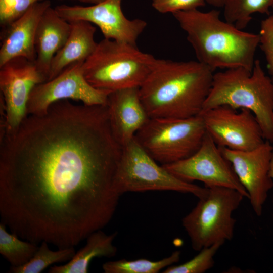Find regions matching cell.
<instances>
[{
  "label": "cell",
  "instance_id": "obj_1",
  "mask_svg": "<svg viewBox=\"0 0 273 273\" xmlns=\"http://www.w3.org/2000/svg\"><path fill=\"white\" fill-rule=\"evenodd\" d=\"M0 142V215L11 233L61 249L111 220L122 147L107 105L57 101Z\"/></svg>",
  "mask_w": 273,
  "mask_h": 273
},
{
  "label": "cell",
  "instance_id": "obj_2",
  "mask_svg": "<svg viewBox=\"0 0 273 273\" xmlns=\"http://www.w3.org/2000/svg\"><path fill=\"white\" fill-rule=\"evenodd\" d=\"M214 71L198 61L159 59L139 87L150 118L198 115L210 92Z\"/></svg>",
  "mask_w": 273,
  "mask_h": 273
},
{
  "label": "cell",
  "instance_id": "obj_3",
  "mask_svg": "<svg viewBox=\"0 0 273 273\" xmlns=\"http://www.w3.org/2000/svg\"><path fill=\"white\" fill-rule=\"evenodd\" d=\"M194 50L197 61L214 72L243 67L252 70L259 34L248 32L222 20L220 11L196 9L172 14Z\"/></svg>",
  "mask_w": 273,
  "mask_h": 273
},
{
  "label": "cell",
  "instance_id": "obj_4",
  "mask_svg": "<svg viewBox=\"0 0 273 273\" xmlns=\"http://www.w3.org/2000/svg\"><path fill=\"white\" fill-rule=\"evenodd\" d=\"M219 105L249 110L264 140L273 143V82L259 60H255L252 71L238 67L214 73L202 111Z\"/></svg>",
  "mask_w": 273,
  "mask_h": 273
},
{
  "label": "cell",
  "instance_id": "obj_5",
  "mask_svg": "<svg viewBox=\"0 0 273 273\" xmlns=\"http://www.w3.org/2000/svg\"><path fill=\"white\" fill-rule=\"evenodd\" d=\"M157 59L136 45L104 38L82 64L84 77L94 87L108 93L140 87Z\"/></svg>",
  "mask_w": 273,
  "mask_h": 273
},
{
  "label": "cell",
  "instance_id": "obj_6",
  "mask_svg": "<svg viewBox=\"0 0 273 273\" xmlns=\"http://www.w3.org/2000/svg\"><path fill=\"white\" fill-rule=\"evenodd\" d=\"M207 189L195 207L181 220L192 248L198 252L232 239L236 224L232 214L244 197L231 188L213 187Z\"/></svg>",
  "mask_w": 273,
  "mask_h": 273
},
{
  "label": "cell",
  "instance_id": "obj_7",
  "mask_svg": "<svg viewBox=\"0 0 273 273\" xmlns=\"http://www.w3.org/2000/svg\"><path fill=\"white\" fill-rule=\"evenodd\" d=\"M206 132L200 115L186 118H150L134 138L163 165L193 155L200 147Z\"/></svg>",
  "mask_w": 273,
  "mask_h": 273
},
{
  "label": "cell",
  "instance_id": "obj_8",
  "mask_svg": "<svg viewBox=\"0 0 273 273\" xmlns=\"http://www.w3.org/2000/svg\"><path fill=\"white\" fill-rule=\"evenodd\" d=\"M114 187L120 196L127 192L171 191L199 199L207 192V188L181 180L159 165L135 138L122 147Z\"/></svg>",
  "mask_w": 273,
  "mask_h": 273
},
{
  "label": "cell",
  "instance_id": "obj_9",
  "mask_svg": "<svg viewBox=\"0 0 273 273\" xmlns=\"http://www.w3.org/2000/svg\"><path fill=\"white\" fill-rule=\"evenodd\" d=\"M47 81L35 62L23 57L13 58L0 66L1 132H14L28 116L30 95L37 84Z\"/></svg>",
  "mask_w": 273,
  "mask_h": 273
},
{
  "label": "cell",
  "instance_id": "obj_10",
  "mask_svg": "<svg viewBox=\"0 0 273 273\" xmlns=\"http://www.w3.org/2000/svg\"><path fill=\"white\" fill-rule=\"evenodd\" d=\"M162 166L184 181H200L207 188L222 187L233 189L248 199V194L239 181L231 163L207 132L200 147L193 155Z\"/></svg>",
  "mask_w": 273,
  "mask_h": 273
},
{
  "label": "cell",
  "instance_id": "obj_11",
  "mask_svg": "<svg viewBox=\"0 0 273 273\" xmlns=\"http://www.w3.org/2000/svg\"><path fill=\"white\" fill-rule=\"evenodd\" d=\"M73 64L54 78L36 85L27 107V115H43L54 102L72 99L88 106L106 105L109 93L94 87L85 79L82 64Z\"/></svg>",
  "mask_w": 273,
  "mask_h": 273
},
{
  "label": "cell",
  "instance_id": "obj_12",
  "mask_svg": "<svg viewBox=\"0 0 273 273\" xmlns=\"http://www.w3.org/2000/svg\"><path fill=\"white\" fill-rule=\"evenodd\" d=\"M206 132L219 147L239 151L253 149L264 142L255 116L247 109L219 105L203 110Z\"/></svg>",
  "mask_w": 273,
  "mask_h": 273
},
{
  "label": "cell",
  "instance_id": "obj_13",
  "mask_svg": "<svg viewBox=\"0 0 273 273\" xmlns=\"http://www.w3.org/2000/svg\"><path fill=\"white\" fill-rule=\"evenodd\" d=\"M121 2L122 0H105L90 6L62 4L54 8L68 22L84 21L96 25L104 38L136 45L147 23L142 19L126 18Z\"/></svg>",
  "mask_w": 273,
  "mask_h": 273
},
{
  "label": "cell",
  "instance_id": "obj_14",
  "mask_svg": "<svg viewBox=\"0 0 273 273\" xmlns=\"http://www.w3.org/2000/svg\"><path fill=\"white\" fill-rule=\"evenodd\" d=\"M265 140L252 150L239 151L219 147L231 163L235 172L248 194L251 207L256 215H261L269 191L273 188L270 175L273 146Z\"/></svg>",
  "mask_w": 273,
  "mask_h": 273
},
{
  "label": "cell",
  "instance_id": "obj_15",
  "mask_svg": "<svg viewBox=\"0 0 273 273\" xmlns=\"http://www.w3.org/2000/svg\"><path fill=\"white\" fill-rule=\"evenodd\" d=\"M107 106L112 133L122 147L134 138L150 118L141 101L139 87L110 93Z\"/></svg>",
  "mask_w": 273,
  "mask_h": 273
},
{
  "label": "cell",
  "instance_id": "obj_16",
  "mask_svg": "<svg viewBox=\"0 0 273 273\" xmlns=\"http://www.w3.org/2000/svg\"><path fill=\"white\" fill-rule=\"evenodd\" d=\"M51 5L49 0L39 1L22 17L3 28L1 37L0 66L17 57L35 62L37 28L43 14Z\"/></svg>",
  "mask_w": 273,
  "mask_h": 273
},
{
  "label": "cell",
  "instance_id": "obj_17",
  "mask_svg": "<svg viewBox=\"0 0 273 273\" xmlns=\"http://www.w3.org/2000/svg\"><path fill=\"white\" fill-rule=\"evenodd\" d=\"M70 31V23L61 17L51 6L41 17L35 39V63L47 81L53 59L65 44Z\"/></svg>",
  "mask_w": 273,
  "mask_h": 273
},
{
  "label": "cell",
  "instance_id": "obj_18",
  "mask_svg": "<svg viewBox=\"0 0 273 273\" xmlns=\"http://www.w3.org/2000/svg\"><path fill=\"white\" fill-rule=\"evenodd\" d=\"M70 23V33L65 44L53 59L48 80L73 64L84 62L96 48L98 43L94 38L96 28L92 23L84 21Z\"/></svg>",
  "mask_w": 273,
  "mask_h": 273
},
{
  "label": "cell",
  "instance_id": "obj_19",
  "mask_svg": "<svg viewBox=\"0 0 273 273\" xmlns=\"http://www.w3.org/2000/svg\"><path fill=\"white\" fill-rule=\"evenodd\" d=\"M118 232L107 234L102 230L93 232L86 238V243L73 258L62 265L51 267L49 273H87L92 260L96 257L110 258L116 255L117 247L113 242Z\"/></svg>",
  "mask_w": 273,
  "mask_h": 273
},
{
  "label": "cell",
  "instance_id": "obj_20",
  "mask_svg": "<svg viewBox=\"0 0 273 273\" xmlns=\"http://www.w3.org/2000/svg\"><path fill=\"white\" fill-rule=\"evenodd\" d=\"M273 0H225L223 5L225 21L243 30L255 13L268 14Z\"/></svg>",
  "mask_w": 273,
  "mask_h": 273
},
{
  "label": "cell",
  "instance_id": "obj_21",
  "mask_svg": "<svg viewBox=\"0 0 273 273\" xmlns=\"http://www.w3.org/2000/svg\"><path fill=\"white\" fill-rule=\"evenodd\" d=\"M7 226L0 223V253L11 266H20L28 262L38 248L35 243L23 241L16 234L9 233Z\"/></svg>",
  "mask_w": 273,
  "mask_h": 273
},
{
  "label": "cell",
  "instance_id": "obj_22",
  "mask_svg": "<svg viewBox=\"0 0 273 273\" xmlns=\"http://www.w3.org/2000/svg\"><path fill=\"white\" fill-rule=\"evenodd\" d=\"M76 253L74 247L51 250L46 241L40 243L37 250L25 264L20 266L10 267L9 272L11 273H40L50 265L70 261Z\"/></svg>",
  "mask_w": 273,
  "mask_h": 273
},
{
  "label": "cell",
  "instance_id": "obj_23",
  "mask_svg": "<svg viewBox=\"0 0 273 273\" xmlns=\"http://www.w3.org/2000/svg\"><path fill=\"white\" fill-rule=\"evenodd\" d=\"M180 257V252L175 251L170 256L156 261L143 258L134 260L122 259L106 262L102 268L105 273H158L178 262Z\"/></svg>",
  "mask_w": 273,
  "mask_h": 273
},
{
  "label": "cell",
  "instance_id": "obj_24",
  "mask_svg": "<svg viewBox=\"0 0 273 273\" xmlns=\"http://www.w3.org/2000/svg\"><path fill=\"white\" fill-rule=\"evenodd\" d=\"M222 245L215 244L204 248L189 261L178 265H170L166 268L164 273H203L214 265V257Z\"/></svg>",
  "mask_w": 273,
  "mask_h": 273
},
{
  "label": "cell",
  "instance_id": "obj_25",
  "mask_svg": "<svg viewBox=\"0 0 273 273\" xmlns=\"http://www.w3.org/2000/svg\"><path fill=\"white\" fill-rule=\"evenodd\" d=\"M42 0H0V24L6 27L22 17L36 3Z\"/></svg>",
  "mask_w": 273,
  "mask_h": 273
},
{
  "label": "cell",
  "instance_id": "obj_26",
  "mask_svg": "<svg viewBox=\"0 0 273 273\" xmlns=\"http://www.w3.org/2000/svg\"><path fill=\"white\" fill-rule=\"evenodd\" d=\"M259 34V47L265 56L269 77L273 82V14L261 21Z\"/></svg>",
  "mask_w": 273,
  "mask_h": 273
},
{
  "label": "cell",
  "instance_id": "obj_27",
  "mask_svg": "<svg viewBox=\"0 0 273 273\" xmlns=\"http://www.w3.org/2000/svg\"><path fill=\"white\" fill-rule=\"evenodd\" d=\"M206 4V0H152V6L161 13L196 9Z\"/></svg>",
  "mask_w": 273,
  "mask_h": 273
},
{
  "label": "cell",
  "instance_id": "obj_28",
  "mask_svg": "<svg viewBox=\"0 0 273 273\" xmlns=\"http://www.w3.org/2000/svg\"><path fill=\"white\" fill-rule=\"evenodd\" d=\"M225 0H206V3H208L215 7H223Z\"/></svg>",
  "mask_w": 273,
  "mask_h": 273
},
{
  "label": "cell",
  "instance_id": "obj_29",
  "mask_svg": "<svg viewBox=\"0 0 273 273\" xmlns=\"http://www.w3.org/2000/svg\"><path fill=\"white\" fill-rule=\"evenodd\" d=\"M58 1H64V0H58ZM68 1H77L81 3L92 4L93 5L100 3L103 2L105 0H68Z\"/></svg>",
  "mask_w": 273,
  "mask_h": 273
},
{
  "label": "cell",
  "instance_id": "obj_30",
  "mask_svg": "<svg viewBox=\"0 0 273 273\" xmlns=\"http://www.w3.org/2000/svg\"><path fill=\"white\" fill-rule=\"evenodd\" d=\"M270 175L273 179V152L270 164Z\"/></svg>",
  "mask_w": 273,
  "mask_h": 273
},
{
  "label": "cell",
  "instance_id": "obj_31",
  "mask_svg": "<svg viewBox=\"0 0 273 273\" xmlns=\"http://www.w3.org/2000/svg\"><path fill=\"white\" fill-rule=\"evenodd\" d=\"M272 7L273 8V5H272Z\"/></svg>",
  "mask_w": 273,
  "mask_h": 273
}]
</instances>
